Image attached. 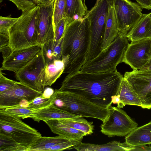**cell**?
<instances>
[{
	"mask_svg": "<svg viewBox=\"0 0 151 151\" xmlns=\"http://www.w3.org/2000/svg\"><path fill=\"white\" fill-rule=\"evenodd\" d=\"M123 77L117 70L100 73L80 70L68 74L58 90L76 94L96 105L108 108Z\"/></svg>",
	"mask_w": 151,
	"mask_h": 151,
	"instance_id": "1",
	"label": "cell"
},
{
	"mask_svg": "<svg viewBox=\"0 0 151 151\" xmlns=\"http://www.w3.org/2000/svg\"><path fill=\"white\" fill-rule=\"evenodd\" d=\"M90 41L89 21L84 17L70 22L63 38L62 59L63 73L71 74L80 70L86 62Z\"/></svg>",
	"mask_w": 151,
	"mask_h": 151,
	"instance_id": "2",
	"label": "cell"
},
{
	"mask_svg": "<svg viewBox=\"0 0 151 151\" xmlns=\"http://www.w3.org/2000/svg\"><path fill=\"white\" fill-rule=\"evenodd\" d=\"M126 35L119 32L113 42L94 58L86 62L80 71L90 73L111 72L123 60L129 44Z\"/></svg>",
	"mask_w": 151,
	"mask_h": 151,
	"instance_id": "3",
	"label": "cell"
},
{
	"mask_svg": "<svg viewBox=\"0 0 151 151\" xmlns=\"http://www.w3.org/2000/svg\"><path fill=\"white\" fill-rule=\"evenodd\" d=\"M38 6L22 12L8 31L9 46L12 51L37 44Z\"/></svg>",
	"mask_w": 151,
	"mask_h": 151,
	"instance_id": "4",
	"label": "cell"
},
{
	"mask_svg": "<svg viewBox=\"0 0 151 151\" xmlns=\"http://www.w3.org/2000/svg\"><path fill=\"white\" fill-rule=\"evenodd\" d=\"M54 104L71 114L82 117H91L103 122L109 112L108 108L96 105L76 94L55 90Z\"/></svg>",
	"mask_w": 151,
	"mask_h": 151,
	"instance_id": "5",
	"label": "cell"
},
{
	"mask_svg": "<svg viewBox=\"0 0 151 151\" xmlns=\"http://www.w3.org/2000/svg\"><path fill=\"white\" fill-rule=\"evenodd\" d=\"M113 0H99L84 16L90 23V41L86 62L95 58L102 50L109 6Z\"/></svg>",
	"mask_w": 151,
	"mask_h": 151,
	"instance_id": "6",
	"label": "cell"
},
{
	"mask_svg": "<svg viewBox=\"0 0 151 151\" xmlns=\"http://www.w3.org/2000/svg\"><path fill=\"white\" fill-rule=\"evenodd\" d=\"M21 118L0 111V132L7 134L22 146L27 149L41 134L27 124Z\"/></svg>",
	"mask_w": 151,
	"mask_h": 151,
	"instance_id": "7",
	"label": "cell"
},
{
	"mask_svg": "<svg viewBox=\"0 0 151 151\" xmlns=\"http://www.w3.org/2000/svg\"><path fill=\"white\" fill-rule=\"evenodd\" d=\"M109 112L101 126V132L109 137H124L137 127L138 124L121 108L108 107Z\"/></svg>",
	"mask_w": 151,
	"mask_h": 151,
	"instance_id": "8",
	"label": "cell"
},
{
	"mask_svg": "<svg viewBox=\"0 0 151 151\" xmlns=\"http://www.w3.org/2000/svg\"><path fill=\"white\" fill-rule=\"evenodd\" d=\"M46 64L42 51L23 70L15 73L19 82L38 92H43L45 87Z\"/></svg>",
	"mask_w": 151,
	"mask_h": 151,
	"instance_id": "9",
	"label": "cell"
},
{
	"mask_svg": "<svg viewBox=\"0 0 151 151\" xmlns=\"http://www.w3.org/2000/svg\"><path fill=\"white\" fill-rule=\"evenodd\" d=\"M113 3L119 32L127 35L142 16V7L129 0H113Z\"/></svg>",
	"mask_w": 151,
	"mask_h": 151,
	"instance_id": "10",
	"label": "cell"
},
{
	"mask_svg": "<svg viewBox=\"0 0 151 151\" xmlns=\"http://www.w3.org/2000/svg\"><path fill=\"white\" fill-rule=\"evenodd\" d=\"M124 78L139 98L143 109H151V71L133 70Z\"/></svg>",
	"mask_w": 151,
	"mask_h": 151,
	"instance_id": "11",
	"label": "cell"
},
{
	"mask_svg": "<svg viewBox=\"0 0 151 151\" xmlns=\"http://www.w3.org/2000/svg\"><path fill=\"white\" fill-rule=\"evenodd\" d=\"M151 58L150 38L131 42L125 52L123 62L133 70H139Z\"/></svg>",
	"mask_w": 151,
	"mask_h": 151,
	"instance_id": "12",
	"label": "cell"
},
{
	"mask_svg": "<svg viewBox=\"0 0 151 151\" xmlns=\"http://www.w3.org/2000/svg\"><path fill=\"white\" fill-rule=\"evenodd\" d=\"M42 45H37L12 51L3 59L1 68L3 70L16 73L23 70L42 51Z\"/></svg>",
	"mask_w": 151,
	"mask_h": 151,
	"instance_id": "13",
	"label": "cell"
},
{
	"mask_svg": "<svg viewBox=\"0 0 151 151\" xmlns=\"http://www.w3.org/2000/svg\"><path fill=\"white\" fill-rule=\"evenodd\" d=\"M42 93L17 81L12 88L0 93V109L19 105L26 101L29 102Z\"/></svg>",
	"mask_w": 151,
	"mask_h": 151,
	"instance_id": "14",
	"label": "cell"
},
{
	"mask_svg": "<svg viewBox=\"0 0 151 151\" xmlns=\"http://www.w3.org/2000/svg\"><path fill=\"white\" fill-rule=\"evenodd\" d=\"M54 2L38 6L37 18V44L42 45L54 40L55 29L53 23Z\"/></svg>",
	"mask_w": 151,
	"mask_h": 151,
	"instance_id": "15",
	"label": "cell"
},
{
	"mask_svg": "<svg viewBox=\"0 0 151 151\" xmlns=\"http://www.w3.org/2000/svg\"><path fill=\"white\" fill-rule=\"evenodd\" d=\"M131 42L151 38V12L143 14L126 35Z\"/></svg>",
	"mask_w": 151,
	"mask_h": 151,
	"instance_id": "16",
	"label": "cell"
},
{
	"mask_svg": "<svg viewBox=\"0 0 151 151\" xmlns=\"http://www.w3.org/2000/svg\"><path fill=\"white\" fill-rule=\"evenodd\" d=\"M135 148V146L126 142L121 143L113 141L103 145H96L81 142L75 149L78 151H130Z\"/></svg>",
	"mask_w": 151,
	"mask_h": 151,
	"instance_id": "17",
	"label": "cell"
},
{
	"mask_svg": "<svg viewBox=\"0 0 151 151\" xmlns=\"http://www.w3.org/2000/svg\"><path fill=\"white\" fill-rule=\"evenodd\" d=\"M66 111L56 106L54 104L44 108L36 111L31 117L35 121L45 122L52 119H59L80 117Z\"/></svg>",
	"mask_w": 151,
	"mask_h": 151,
	"instance_id": "18",
	"label": "cell"
},
{
	"mask_svg": "<svg viewBox=\"0 0 151 151\" xmlns=\"http://www.w3.org/2000/svg\"><path fill=\"white\" fill-rule=\"evenodd\" d=\"M113 1V0L110 3L109 6L108 14L105 25L102 50L106 49L113 42L119 32Z\"/></svg>",
	"mask_w": 151,
	"mask_h": 151,
	"instance_id": "19",
	"label": "cell"
},
{
	"mask_svg": "<svg viewBox=\"0 0 151 151\" xmlns=\"http://www.w3.org/2000/svg\"><path fill=\"white\" fill-rule=\"evenodd\" d=\"M125 142L133 146L151 144V121L137 127L125 138Z\"/></svg>",
	"mask_w": 151,
	"mask_h": 151,
	"instance_id": "20",
	"label": "cell"
},
{
	"mask_svg": "<svg viewBox=\"0 0 151 151\" xmlns=\"http://www.w3.org/2000/svg\"><path fill=\"white\" fill-rule=\"evenodd\" d=\"M116 95L120 100L119 108H123L126 105L142 106L139 98L124 77Z\"/></svg>",
	"mask_w": 151,
	"mask_h": 151,
	"instance_id": "21",
	"label": "cell"
},
{
	"mask_svg": "<svg viewBox=\"0 0 151 151\" xmlns=\"http://www.w3.org/2000/svg\"><path fill=\"white\" fill-rule=\"evenodd\" d=\"M45 122L54 133L70 139L82 140L86 134L80 130L69 127L60 122L58 119H52Z\"/></svg>",
	"mask_w": 151,
	"mask_h": 151,
	"instance_id": "22",
	"label": "cell"
},
{
	"mask_svg": "<svg viewBox=\"0 0 151 151\" xmlns=\"http://www.w3.org/2000/svg\"><path fill=\"white\" fill-rule=\"evenodd\" d=\"M88 11L85 0H66L65 17L70 22L83 18Z\"/></svg>",
	"mask_w": 151,
	"mask_h": 151,
	"instance_id": "23",
	"label": "cell"
},
{
	"mask_svg": "<svg viewBox=\"0 0 151 151\" xmlns=\"http://www.w3.org/2000/svg\"><path fill=\"white\" fill-rule=\"evenodd\" d=\"M70 139L60 135L54 137L41 136L29 147L27 151H49L55 145Z\"/></svg>",
	"mask_w": 151,
	"mask_h": 151,
	"instance_id": "24",
	"label": "cell"
},
{
	"mask_svg": "<svg viewBox=\"0 0 151 151\" xmlns=\"http://www.w3.org/2000/svg\"><path fill=\"white\" fill-rule=\"evenodd\" d=\"M65 63L62 59L54 60L46 64L45 68V87L51 86L63 73Z\"/></svg>",
	"mask_w": 151,
	"mask_h": 151,
	"instance_id": "25",
	"label": "cell"
},
{
	"mask_svg": "<svg viewBox=\"0 0 151 151\" xmlns=\"http://www.w3.org/2000/svg\"><path fill=\"white\" fill-rule=\"evenodd\" d=\"M63 38L57 41H50L42 45V51L46 64L54 60L62 59Z\"/></svg>",
	"mask_w": 151,
	"mask_h": 151,
	"instance_id": "26",
	"label": "cell"
},
{
	"mask_svg": "<svg viewBox=\"0 0 151 151\" xmlns=\"http://www.w3.org/2000/svg\"><path fill=\"white\" fill-rule=\"evenodd\" d=\"M61 123L74 129L81 131L87 135L93 132L92 122H88L83 117L58 119Z\"/></svg>",
	"mask_w": 151,
	"mask_h": 151,
	"instance_id": "27",
	"label": "cell"
},
{
	"mask_svg": "<svg viewBox=\"0 0 151 151\" xmlns=\"http://www.w3.org/2000/svg\"><path fill=\"white\" fill-rule=\"evenodd\" d=\"M27 150L10 136L0 132V151H27Z\"/></svg>",
	"mask_w": 151,
	"mask_h": 151,
	"instance_id": "28",
	"label": "cell"
},
{
	"mask_svg": "<svg viewBox=\"0 0 151 151\" xmlns=\"http://www.w3.org/2000/svg\"><path fill=\"white\" fill-rule=\"evenodd\" d=\"M0 111L12 115L22 119L30 118L34 115L36 111L27 107L18 105L5 109H0Z\"/></svg>",
	"mask_w": 151,
	"mask_h": 151,
	"instance_id": "29",
	"label": "cell"
},
{
	"mask_svg": "<svg viewBox=\"0 0 151 151\" xmlns=\"http://www.w3.org/2000/svg\"><path fill=\"white\" fill-rule=\"evenodd\" d=\"M55 97V91L49 98H43L41 95L38 96L28 102L27 107L35 111L47 107L54 103Z\"/></svg>",
	"mask_w": 151,
	"mask_h": 151,
	"instance_id": "30",
	"label": "cell"
},
{
	"mask_svg": "<svg viewBox=\"0 0 151 151\" xmlns=\"http://www.w3.org/2000/svg\"><path fill=\"white\" fill-rule=\"evenodd\" d=\"M66 0H55L53 11V23L54 28L59 21L66 17Z\"/></svg>",
	"mask_w": 151,
	"mask_h": 151,
	"instance_id": "31",
	"label": "cell"
},
{
	"mask_svg": "<svg viewBox=\"0 0 151 151\" xmlns=\"http://www.w3.org/2000/svg\"><path fill=\"white\" fill-rule=\"evenodd\" d=\"M10 1L16 6L22 12L33 9L39 5L38 0H7Z\"/></svg>",
	"mask_w": 151,
	"mask_h": 151,
	"instance_id": "32",
	"label": "cell"
},
{
	"mask_svg": "<svg viewBox=\"0 0 151 151\" xmlns=\"http://www.w3.org/2000/svg\"><path fill=\"white\" fill-rule=\"evenodd\" d=\"M81 139H70L69 140L58 144L51 148L49 151H62L75 149L81 142Z\"/></svg>",
	"mask_w": 151,
	"mask_h": 151,
	"instance_id": "33",
	"label": "cell"
},
{
	"mask_svg": "<svg viewBox=\"0 0 151 151\" xmlns=\"http://www.w3.org/2000/svg\"><path fill=\"white\" fill-rule=\"evenodd\" d=\"M9 36L8 34L0 33V51L4 59L12 52L9 46Z\"/></svg>",
	"mask_w": 151,
	"mask_h": 151,
	"instance_id": "34",
	"label": "cell"
},
{
	"mask_svg": "<svg viewBox=\"0 0 151 151\" xmlns=\"http://www.w3.org/2000/svg\"><path fill=\"white\" fill-rule=\"evenodd\" d=\"M18 18L9 17H0V33L8 34L10 28L16 23Z\"/></svg>",
	"mask_w": 151,
	"mask_h": 151,
	"instance_id": "35",
	"label": "cell"
},
{
	"mask_svg": "<svg viewBox=\"0 0 151 151\" xmlns=\"http://www.w3.org/2000/svg\"><path fill=\"white\" fill-rule=\"evenodd\" d=\"M70 22L66 17L64 18L59 21L54 28L55 41H58L63 37L66 27Z\"/></svg>",
	"mask_w": 151,
	"mask_h": 151,
	"instance_id": "36",
	"label": "cell"
},
{
	"mask_svg": "<svg viewBox=\"0 0 151 151\" xmlns=\"http://www.w3.org/2000/svg\"><path fill=\"white\" fill-rule=\"evenodd\" d=\"M2 70L0 68V93L5 91L13 87L16 81L9 79L3 74Z\"/></svg>",
	"mask_w": 151,
	"mask_h": 151,
	"instance_id": "37",
	"label": "cell"
},
{
	"mask_svg": "<svg viewBox=\"0 0 151 151\" xmlns=\"http://www.w3.org/2000/svg\"><path fill=\"white\" fill-rule=\"evenodd\" d=\"M55 91L51 88L46 87L45 88L41 96L44 98H50L54 93Z\"/></svg>",
	"mask_w": 151,
	"mask_h": 151,
	"instance_id": "38",
	"label": "cell"
},
{
	"mask_svg": "<svg viewBox=\"0 0 151 151\" xmlns=\"http://www.w3.org/2000/svg\"><path fill=\"white\" fill-rule=\"evenodd\" d=\"M142 9L147 10L151 9V4L150 0H135Z\"/></svg>",
	"mask_w": 151,
	"mask_h": 151,
	"instance_id": "39",
	"label": "cell"
},
{
	"mask_svg": "<svg viewBox=\"0 0 151 151\" xmlns=\"http://www.w3.org/2000/svg\"><path fill=\"white\" fill-rule=\"evenodd\" d=\"M146 145H141L137 146H135V148L133 150V151H151V147L150 145L149 146Z\"/></svg>",
	"mask_w": 151,
	"mask_h": 151,
	"instance_id": "40",
	"label": "cell"
},
{
	"mask_svg": "<svg viewBox=\"0 0 151 151\" xmlns=\"http://www.w3.org/2000/svg\"><path fill=\"white\" fill-rule=\"evenodd\" d=\"M139 70L151 71V58L144 66Z\"/></svg>",
	"mask_w": 151,
	"mask_h": 151,
	"instance_id": "41",
	"label": "cell"
},
{
	"mask_svg": "<svg viewBox=\"0 0 151 151\" xmlns=\"http://www.w3.org/2000/svg\"><path fill=\"white\" fill-rule=\"evenodd\" d=\"M55 0H38L39 5H45L54 3Z\"/></svg>",
	"mask_w": 151,
	"mask_h": 151,
	"instance_id": "42",
	"label": "cell"
},
{
	"mask_svg": "<svg viewBox=\"0 0 151 151\" xmlns=\"http://www.w3.org/2000/svg\"><path fill=\"white\" fill-rule=\"evenodd\" d=\"M150 3L151 4V0H150Z\"/></svg>",
	"mask_w": 151,
	"mask_h": 151,
	"instance_id": "43",
	"label": "cell"
},
{
	"mask_svg": "<svg viewBox=\"0 0 151 151\" xmlns=\"http://www.w3.org/2000/svg\"><path fill=\"white\" fill-rule=\"evenodd\" d=\"M150 39H151V38H150Z\"/></svg>",
	"mask_w": 151,
	"mask_h": 151,
	"instance_id": "44",
	"label": "cell"
}]
</instances>
